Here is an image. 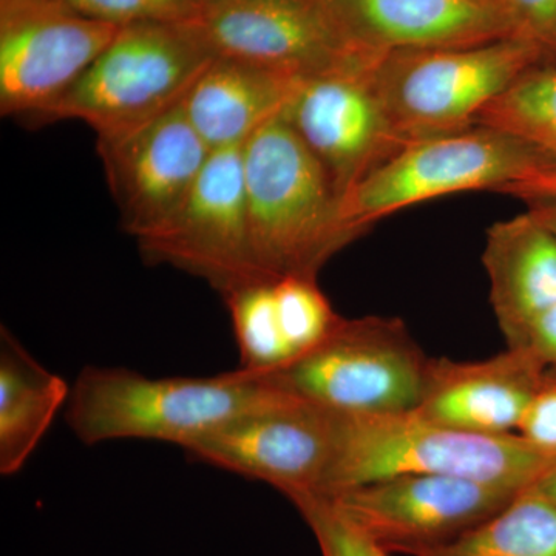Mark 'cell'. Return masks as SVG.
<instances>
[{"instance_id":"cb8c5ba5","label":"cell","mask_w":556,"mask_h":556,"mask_svg":"<svg viewBox=\"0 0 556 556\" xmlns=\"http://www.w3.org/2000/svg\"><path fill=\"white\" fill-rule=\"evenodd\" d=\"M291 503L316 538L321 556H391L390 548L354 525L328 497L302 496Z\"/></svg>"},{"instance_id":"484cf974","label":"cell","mask_w":556,"mask_h":556,"mask_svg":"<svg viewBox=\"0 0 556 556\" xmlns=\"http://www.w3.org/2000/svg\"><path fill=\"white\" fill-rule=\"evenodd\" d=\"M518 434L556 463V375L551 368L546 383L530 405Z\"/></svg>"},{"instance_id":"6da1fadb","label":"cell","mask_w":556,"mask_h":556,"mask_svg":"<svg viewBox=\"0 0 556 556\" xmlns=\"http://www.w3.org/2000/svg\"><path fill=\"white\" fill-rule=\"evenodd\" d=\"M468 190H492L527 203L556 199V161L529 139L475 124L407 142L354 186L340 203V215L361 237L394 212Z\"/></svg>"},{"instance_id":"f546056e","label":"cell","mask_w":556,"mask_h":556,"mask_svg":"<svg viewBox=\"0 0 556 556\" xmlns=\"http://www.w3.org/2000/svg\"><path fill=\"white\" fill-rule=\"evenodd\" d=\"M161 20H174L192 0H146Z\"/></svg>"},{"instance_id":"4dcf8cb0","label":"cell","mask_w":556,"mask_h":556,"mask_svg":"<svg viewBox=\"0 0 556 556\" xmlns=\"http://www.w3.org/2000/svg\"><path fill=\"white\" fill-rule=\"evenodd\" d=\"M533 485H535L543 495H546L556 506V466L551 468V470Z\"/></svg>"},{"instance_id":"7c38bea8","label":"cell","mask_w":556,"mask_h":556,"mask_svg":"<svg viewBox=\"0 0 556 556\" xmlns=\"http://www.w3.org/2000/svg\"><path fill=\"white\" fill-rule=\"evenodd\" d=\"M375 65L303 78L280 113L327 172L340 203L404 148L376 90Z\"/></svg>"},{"instance_id":"8992f818","label":"cell","mask_w":556,"mask_h":556,"mask_svg":"<svg viewBox=\"0 0 556 556\" xmlns=\"http://www.w3.org/2000/svg\"><path fill=\"white\" fill-rule=\"evenodd\" d=\"M428 361L401 318L340 317L308 353L287 367L252 376L338 415H401L419 407Z\"/></svg>"},{"instance_id":"1f68e13d","label":"cell","mask_w":556,"mask_h":556,"mask_svg":"<svg viewBox=\"0 0 556 556\" xmlns=\"http://www.w3.org/2000/svg\"><path fill=\"white\" fill-rule=\"evenodd\" d=\"M551 369H552V371H554V372H555V375H556V368H551Z\"/></svg>"},{"instance_id":"ffe728a7","label":"cell","mask_w":556,"mask_h":556,"mask_svg":"<svg viewBox=\"0 0 556 556\" xmlns=\"http://www.w3.org/2000/svg\"><path fill=\"white\" fill-rule=\"evenodd\" d=\"M409 556H556V506L535 485L445 543L405 548Z\"/></svg>"},{"instance_id":"9c48e42d","label":"cell","mask_w":556,"mask_h":556,"mask_svg":"<svg viewBox=\"0 0 556 556\" xmlns=\"http://www.w3.org/2000/svg\"><path fill=\"white\" fill-rule=\"evenodd\" d=\"M135 240L150 262L203 278L223 299L269 281L249 243L243 146L214 150L182 203Z\"/></svg>"},{"instance_id":"4fadbf2b","label":"cell","mask_w":556,"mask_h":556,"mask_svg":"<svg viewBox=\"0 0 556 556\" xmlns=\"http://www.w3.org/2000/svg\"><path fill=\"white\" fill-rule=\"evenodd\" d=\"M522 490L442 475H404L328 497L391 552L445 543L507 506Z\"/></svg>"},{"instance_id":"603a6c76","label":"cell","mask_w":556,"mask_h":556,"mask_svg":"<svg viewBox=\"0 0 556 556\" xmlns=\"http://www.w3.org/2000/svg\"><path fill=\"white\" fill-rule=\"evenodd\" d=\"M274 294L281 329L294 361L317 346L340 320L327 295L318 288L317 278H280L274 283Z\"/></svg>"},{"instance_id":"5b68a950","label":"cell","mask_w":556,"mask_h":556,"mask_svg":"<svg viewBox=\"0 0 556 556\" xmlns=\"http://www.w3.org/2000/svg\"><path fill=\"white\" fill-rule=\"evenodd\" d=\"M554 65L533 40L383 54L372 80L402 144L475 126L482 110L529 70Z\"/></svg>"},{"instance_id":"7402d4cb","label":"cell","mask_w":556,"mask_h":556,"mask_svg":"<svg viewBox=\"0 0 556 556\" xmlns=\"http://www.w3.org/2000/svg\"><path fill=\"white\" fill-rule=\"evenodd\" d=\"M529 139L556 161V65H540L482 110L477 123Z\"/></svg>"},{"instance_id":"52a82bcc","label":"cell","mask_w":556,"mask_h":556,"mask_svg":"<svg viewBox=\"0 0 556 556\" xmlns=\"http://www.w3.org/2000/svg\"><path fill=\"white\" fill-rule=\"evenodd\" d=\"M212 58L177 21L121 25L108 49L39 121H83L98 137L129 129L179 104Z\"/></svg>"},{"instance_id":"2e32d148","label":"cell","mask_w":556,"mask_h":556,"mask_svg":"<svg viewBox=\"0 0 556 556\" xmlns=\"http://www.w3.org/2000/svg\"><path fill=\"white\" fill-rule=\"evenodd\" d=\"M547 376L548 368L536 358L510 348L484 361L430 358L415 412L473 433H518Z\"/></svg>"},{"instance_id":"4316f807","label":"cell","mask_w":556,"mask_h":556,"mask_svg":"<svg viewBox=\"0 0 556 556\" xmlns=\"http://www.w3.org/2000/svg\"><path fill=\"white\" fill-rule=\"evenodd\" d=\"M506 342L510 350L529 354L546 368H556V305L530 320Z\"/></svg>"},{"instance_id":"44dd1931","label":"cell","mask_w":556,"mask_h":556,"mask_svg":"<svg viewBox=\"0 0 556 556\" xmlns=\"http://www.w3.org/2000/svg\"><path fill=\"white\" fill-rule=\"evenodd\" d=\"M276 281L247 285L226 295L240 367L251 375H265L294 361L278 318Z\"/></svg>"},{"instance_id":"83f0119b","label":"cell","mask_w":556,"mask_h":556,"mask_svg":"<svg viewBox=\"0 0 556 556\" xmlns=\"http://www.w3.org/2000/svg\"><path fill=\"white\" fill-rule=\"evenodd\" d=\"M64 2L84 16L115 25L159 17L146 0H64Z\"/></svg>"},{"instance_id":"3957f363","label":"cell","mask_w":556,"mask_h":556,"mask_svg":"<svg viewBox=\"0 0 556 556\" xmlns=\"http://www.w3.org/2000/svg\"><path fill=\"white\" fill-rule=\"evenodd\" d=\"M243 166L249 243L266 280L317 278L357 239L327 172L281 115L244 142Z\"/></svg>"},{"instance_id":"d4e9b609","label":"cell","mask_w":556,"mask_h":556,"mask_svg":"<svg viewBox=\"0 0 556 556\" xmlns=\"http://www.w3.org/2000/svg\"><path fill=\"white\" fill-rule=\"evenodd\" d=\"M525 38L538 43L556 65V0H501Z\"/></svg>"},{"instance_id":"d6986e66","label":"cell","mask_w":556,"mask_h":556,"mask_svg":"<svg viewBox=\"0 0 556 556\" xmlns=\"http://www.w3.org/2000/svg\"><path fill=\"white\" fill-rule=\"evenodd\" d=\"M64 379L31 356L16 336L0 331V473H20L54 417L67 405Z\"/></svg>"},{"instance_id":"ac0fdd59","label":"cell","mask_w":556,"mask_h":556,"mask_svg":"<svg viewBox=\"0 0 556 556\" xmlns=\"http://www.w3.org/2000/svg\"><path fill=\"white\" fill-rule=\"evenodd\" d=\"M482 265L504 339L556 305V236L532 212L489 229Z\"/></svg>"},{"instance_id":"e0dca14e","label":"cell","mask_w":556,"mask_h":556,"mask_svg":"<svg viewBox=\"0 0 556 556\" xmlns=\"http://www.w3.org/2000/svg\"><path fill=\"white\" fill-rule=\"evenodd\" d=\"M302 79L230 58H212L182 98V108L212 152L243 146L280 115Z\"/></svg>"},{"instance_id":"7a4b0ae2","label":"cell","mask_w":556,"mask_h":556,"mask_svg":"<svg viewBox=\"0 0 556 556\" xmlns=\"http://www.w3.org/2000/svg\"><path fill=\"white\" fill-rule=\"evenodd\" d=\"M288 397L244 369L211 378H148L86 367L73 382L65 422L84 445L142 439L189 448L241 416Z\"/></svg>"},{"instance_id":"ba28073f","label":"cell","mask_w":556,"mask_h":556,"mask_svg":"<svg viewBox=\"0 0 556 556\" xmlns=\"http://www.w3.org/2000/svg\"><path fill=\"white\" fill-rule=\"evenodd\" d=\"M177 21L215 58L313 78L372 67L321 0H192Z\"/></svg>"},{"instance_id":"9a60e30c","label":"cell","mask_w":556,"mask_h":556,"mask_svg":"<svg viewBox=\"0 0 556 556\" xmlns=\"http://www.w3.org/2000/svg\"><path fill=\"white\" fill-rule=\"evenodd\" d=\"M321 2L346 39L371 56L401 50L481 46L522 36L501 0Z\"/></svg>"},{"instance_id":"277c9868","label":"cell","mask_w":556,"mask_h":556,"mask_svg":"<svg viewBox=\"0 0 556 556\" xmlns=\"http://www.w3.org/2000/svg\"><path fill=\"white\" fill-rule=\"evenodd\" d=\"M555 466L518 433H473L416 412L339 415L334 457L316 496L331 497L404 475H442L525 490Z\"/></svg>"},{"instance_id":"f1b7e54d","label":"cell","mask_w":556,"mask_h":556,"mask_svg":"<svg viewBox=\"0 0 556 556\" xmlns=\"http://www.w3.org/2000/svg\"><path fill=\"white\" fill-rule=\"evenodd\" d=\"M529 211L556 236V199L532 201Z\"/></svg>"},{"instance_id":"30bf717a","label":"cell","mask_w":556,"mask_h":556,"mask_svg":"<svg viewBox=\"0 0 556 556\" xmlns=\"http://www.w3.org/2000/svg\"><path fill=\"white\" fill-rule=\"evenodd\" d=\"M121 25L64 0H0V112L40 118L108 49Z\"/></svg>"},{"instance_id":"8fae6325","label":"cell","mask_w":556,"mask_h":556,"mask_svg":"<svg viewBox=\"0 0 556 556\" xmlns=\"http://www.w3.org/2000/svg\"><path fill=\"white\" fill-rule=\"evenodd\" d=\"M338 413L288 396L239 417L186 452L294 501L320 493L338 445Z\"/></svg>"},{"instance_id":"5bb4252c","label":"cell","mask_w":556,"mask_h":556,"mask_svg":"<svg viewBox=\"0 0 556 556\" xmlns=\"http://www.w3.org/2000/svg\"><path fill=\"white\" fill-rule=\"evenodd\" d=\"M98 153L121 225L137 239L182 203L212 150L193 129L181 101L129 129L101 135Z\"/></svg>"}]
</instances>
